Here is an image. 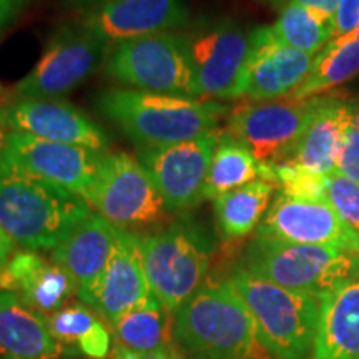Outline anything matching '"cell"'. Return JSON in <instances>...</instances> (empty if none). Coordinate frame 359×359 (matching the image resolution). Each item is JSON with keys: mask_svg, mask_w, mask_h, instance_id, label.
I'll list each match as a JSON object with an SVG mask.
<instances>
[{"mask_svg": "<svg viewBox=\"0 0 359 359\" xmlns=\"http://www.w3.org/2000/svg\"><path fill=\"white\" fill-rule=\"evenodd\" d=\"M257 238L326 246L359 255V238L341 222L327 201L294 200L278 195L259 223Z\"/></svg>", "mask_w": 359, "mask_h": 359, "instance_id": "4fadbf2b", "label": "cell"}, {"mask_svg": "<svg viewBox=\"0 0 359 359\" xmlns=\"http://www.w3.org/2000/svg\"><path fill=\"white\" fill-rule=\"evenodd\" d=\"M111 327L118 346L135 353L167 351L173 344V314L161 306L155 296L143 306L123 314Z\"/></svg>", "mask_w": 359, "mask_h": 359, "instance_id": "d4e9b609", "label": "cell"}, {"mask_svg": "<svg viewBox=\"0 0 359 359\" xmlns=\"http://www.w3.org/2000/svg\"><path fill=\"white\" fill-rule=\"evenodd\" d=\"M17 245L11 240V236L0 228V275H2L4 268L7 266V263L11 262L12 255L15 253Z\"/></svg>", "mask_w": 359, "mask_h": 359, "instance_id": "8d00e7d4", "label": "cell"}, {"mask_svg": "<svg viewBox=\"0 0 359 359\" xmlns=\"http://www.w3.org/2000/svg\"><path fill=\"white\" fill-rule=\"evenodd\" d=\"M87 203L120 230L154 224L168 212L142 161L125 151H103Z\"/></svg>", "mask_w": 359, "mask_h": 359, "instance_id": "30bf717a", "label": "cell"}, {"mask_svg": "<svg viewBox=\"0 0 359 359\" xmlns=\"http://www.w3.org/2000/svg\"><path fill=\"white\" fill-rule=\"evenodd\" d=\"M185 39L196 98L218 102L245 95L251 32L222 20L196 27Z\"/></svg>", "mask_w": 359, "mask_h": 359, "instance_id": "9c48e42d", "label": "cell"}, {"mask_svg": "<svg viewBox=\"0 0 359 359\" xmlns=\"http://www.w3.org/2000/svg\"><path fill=\"white\" fill-rule=\"evenodd\" d=\"M228 281L248 306L259 339L273 359L313 356L321 298L281 288L241 268Z\"/></svg>", "mask_w": 359, "mask_h": 359, "instance_id": "277c9868", "label": "cell"}, {"mask_svg": "<svg viewBox=\"0 0 359 359\" xmlns=\"http://www.w3.org/2000/svg\"><path fill=\"white\" fill-rule=\"evenodd\" d=\"M97 109L138 148L195 140L218 130V122L228 114V107L215 100L128 88L103 92Z\"/></svg>", "mask_w": 359, "mask_h": 359, "instance_id": "3957f363", "label": "cell"}, {"mask_svg": "<svg viewBox=\"0 0 359 359\" xmlns=\"http://www.w3.org/2000/svg\"><path fill=\"white\" fill-rule=\"evenodd\" d=\"M266 2H271V4H283L285 0H266Z\"/></svg>", "mask_w": 359, "mask_h": 359, "instance_id": "ee69618b", "label": "cell"}, {"mask_svg": "<svg viewBox=\"0 0 359 359\" xmlns=\"http://www.w3.org/2000/svg\"><path fill=\"white\" fill-rule=\"evenodd\" d=\"M359 75V40L334 42L331 40L314 57V64L304 82L296 88L291 98H311L330 93L339 85Z\"/></svg>", "mask_w": 359, "mask_h": 359, "instance_id": "4316f807", "label": "cell"}, {"mask_svg": "<svg viewBox=\"0 0 359 359\" xmlns=\"http://www.w3.org/2000/svg\"><path fill=\"white\" fill-rule=\"evenodd\" d=\"M271 29L275 37L286 47L309 55H318L333 40V24H326L306 7L294 2L283 4Z\"/></svg>", "mask_w": 359, "mask_h": 359, "instance_id": "83f0119b", "label": "cell"}, {"mask_svg": "<svg viewBox=\"0 0 359 359\" xmlns=\"http://www.w3.org/2000/svg\"><path fill=\"white\" fill-rule=\"evenodd\" d=\"M240 268L281 288L323 298L359 278V255L326 246L255 238Z\"/></svg>", "mask_w": 359, "mask_h": 359, "instance_id": "5b68a950", "label": "cell"}, {"mask_svg": "<svg viewBox=\"0 0 359 359\" xmlns=\"http://www.w3.org/2000/svg\"><path fill=\"white\" fill-rule=\"evenodd\" d=\"M151 294L175 314L205 285L210 243L191 219L182 218L163 230L142 236Z\"/></svg>", "mask_w": 359, "mask_h": 359, "instance_id": "8992f818", "label": "cell"}, {"mask_svg": "<svg viewBox=\"0 0 359 359\" xmlns=\"http://www.w3.org/2000/svg\"><path fill=\"white\" fill-rule=\"evenodd\" d=\"M6 154L39 177L65 188L87 201L100 172L102 151L42 140L34 135L11 132Z\"/></svg>", "mask_w": 359, "mask_h": 359, "instance_id": "5bb4252c", "label": "cell"}, {"mask_svg": "<svg viewBox=\"0 0 359 359\" xmlns=\"http://www.w3.org/2000/svg\"><path fill=\"white\" fill-rule=\"evenodd\" d=\"M285 2L299 4V6L306 7L308 11H311L318 19L326 22V24H333L334 27V15H336V11H338L339 0H285Z\"/></svg>", "mask_w": 359, "mask_h": 359, "instance_id": "e575fe53", "label": "cell"}, {"mask_svg": "<svg viewBox=\"0 0 359 359\" xmlns=\"http://www.w3.org/2000/svg\"><path fill=\"white\" fill-rule=\"evenodd\" d=\"M17 0H0V32L6 29V25L11 20L13 11H15Z\"/></svg>", "mask_w": 359, "mask_h": 359, "instance_id": "74e56055", "label": "cell"}, {"mask_svg": "<svg viewBox=\"0 0 359 359\" xmlns=\"http://www.w3.org/2000/svg\"><path fill=\"white\" fill-rule=\"evenodd\" d=\"M348 95L330 93L302 140L290 155L291 163L311 173L330 175L336 170L339 147L348 125L353 122V110Z\"/></svg>", "mask_w": 359, "mask_h": 359, "instance_id": "7402d4cb", "label": "cell"}, {"mask_svg": "<svg viewBox=\"0 0 359 359\" xmlns=\"http://www.w3.org/2000/svg\"><path fill=\"white\" fill-rule=\"evenodd\" d=\"M110 333L102 321H97L88 333L79 339L77 348L87 358L103 359L110 351Z\"/></svg>", "mask_w": 359, "mask_h": 359, "instance_id": "d6a6232c", "label": "cell"}, {"mask_svg": "<svg viewBox=\"0 0 359 359\" xmlns=\"http://www.w3.org/2000/svg\"><path fill=\"white\" fill-rule=\"evenodd\" d=\"M111 359H170L168 349L167 351L158 353H135L130 349H125L118 344H115L114 353H111Z\"/></svg>", "mask_w": 359, "mask_h": 359, "instance_id": "d590c367", "label": "cell"}, {"mask_svg": "<svg viewBox=\"0 0 359 359\" xmlns=\"http://www.w3.org/2000/svg\"><path fill=\"white\" fill-rule=\"evenodd\" d=\"M8 135H11V130H8L6 116H4V109H0V155H2L4 150H6Z\"/></svg>", "mask_w": 359, "mask_h": 359, "instance_id": "f35d334b", "label": "cell"}, {"mask_svg": "<svg viewBox=\"0 0 359 359\" xmlns=\"http://www.w3.org/2000/svg\"><path fill=\"white\" fill-rule=\"evenodd\" d=\"M118 231L120 228L92 212L52 250V262L72 278L79 299L90 308H95L98 288Z\"/></svg>", "mask_w": 359, "mask_h": 359, "instance_id": "2e32d148", "label": "cell"}, {"mask_svg": "<svg viewBox=\"0 0 359 359\" xmlns=\"http://www.w3.org/2000/svg\"><path fill=\"white\" fill-rule=\"evenodd\" d=\"M154 299L148 281L142 236L120 230L98 288L95 309L111 326L116 320Z\"/></svg>", "mask_w": 359, "mask_h": 359, "instance_id": "d6986e66", "label": "cell"}, {"mask_svg": "<svg viewBox=\"0 0 359 359\" xmlns=\"http://www.w3.org/2000/svg\"><path fill=\"white\" fill-rule=\"evenodd\" d=\"M327 203L341 222L359 238V183L339 172L327 175Z\"/></svg>", "mask_w": 359, "mask_h": 359, "instance_id": "4dcf8cb0", "label": "cell"}, {"mask_svg": "<svg viewBox=\"0 0 359 359\" xmlns=\"http://www.w3.org/2000/svg\"><path fill=\"white\" fill-rule=\"evenodd\" d=\"M109 43L83 25L60 27L52 35L42 57L19 83L20 98H58L83 83L102 60Z\"/></svg>", "mask_w": 359, "mask_h": 359, "instance_id": "8fae6325", "label": "cell"}, {"mask_svg": "<svg viewBox=\"0 0 359 359\" xmlns=\"http://www.w3.org/2000/svg\"><path fill=\"white\" fill-rule=\"evenodd\" d=\"M188 19L185 0H111L85 12L80 25L110 45L173 32L187 25Z\"/></svg>", "mask_w": 359, "mask_h": 359, "instance_id": "e0dca14e", "label": "cell"}, {"mask_svg": "<svg viewBox=\"0 0 359 359\" xmlns=\"http://www.w3.org/2000/svg\"><path fill=\"white\" fill-rule=\"evenodd\" d=\"M65 346L53 338L47 316L19 294L0 291V359H60Z\"/></svg>", "mask_w": 359, "mask_h": 359, "instance_id": "44dd1931", "label": "cell"}, {"mask_svg": "<svg viewBox=\"0 0 359 359\" xmlns=\"http://www.w3.org/2000/svg\"><path fill=\"white\" fill-rule=\"evenodd\" d=\"M359 25V0H339L334 15L333 40L346 37Z\"/></svg>", "mask_w": 359, "mask_h": 359, "instance_id": "836d02e7", "label": "cell"}, {"mask_svg": "<svg viewBox=\"0 0 359 359\" xmlns=\"http://www.w3.org/2000/svg\"><path fill=\"white\" fill-rule=\"evenodd\" d=\"M311 359H359V278L321 298Z\"/></svg>", "mask_w": 359, "mask_h": 359, "instance_id": "603a6c76", "label": "cell"}, {"mask_svg": "<svg viewBox=\"0 0 359 359\" xmlns=\"http://www.w3.org/2000/svg\"><path fill=\"white\" fill-rule=\"evenodd\" d=\"M222 132L168 147L138 148V160L150 173L168 212H183L203 201V187Z\"/></svg>", "mask_w": 359, "mask_h": 359, "instance_id": "7c38bea8", "label": "cell"}, {"mask_svg": "<svg viewBox=\"0 0 359 359\" xmlns=\"http://www.w3.org/2000/svg\"><path fill=\"white\" fill-rule=\"evenodd\" d=\"M168 356H170V359H188L187 356H183V354L180 353L177 348H175V344H172V346L168 348Z\"/></svg>", "mask_w": 359, "mask_h": 359, "instance_id": "7bdbcfd3", "label": "cell"}, {"mask_svg": "<svg viewBox=\"0 0 359 359\" xmlns=\"http://www.w3.org/2000/svg\"><path fill=\"white\" fill-rule=\"evenodd\" d=\"M314 55L286 47L271 27L251 30V52L246 69L245 95L253 102L290 97L306 80Z\"/></svg>", "mask_w": 359, "mask_h": 359, "instance_id": "ac0fdd59", "label": "cell"}, {"mask_svg": "<svg viewBox=\"0 0 359 359\" xmlns=\"http://www.w3.org/2000/svg\"><path fill=\"white\" fill-rule=\"evenodd\" d=\"M172 338L188 359H273L230 281L205 283L173 314Z\"/></svg>", "mask_w": 359, "mask_h": 359, "instance_id": "7a4b0ae2", "label": "cell"}, {"mask_svg": "<svg viewBox=\"0 0 359 359\" xmlns=\"http://www.w3.org/2000/svg\"><path fill=\"white\" fill-rule=\"evenodd\" d=\"M11 132L34 135L42 140L107 151L110 138L82 110L60 98H19L4 109Z\"/></svg>", "mask_w": 359, "mask_h": 359, "instance_id": "9a60e30c", "label": "cell"}, {"mask_svg": "<svg viewBox=\"0 0 359 359\" xmlns=\"http://www.w3.org/2000/svg\"><path fill=\"white\" fill-rule=\"evenodd\" d=\"M351 40H359V25L356 27V29L353 30L351 34L346 35V37H339V39H334V42L344 43V42H351Z\"/></svg>", "mask_w": 359, "mask_h": 359, "instance_id": "b9f144b4", "label": "cell"}, {"mask_svg": "<svg viewBox=\"0 0 359 359\" xmlns=\"http://www.w3.org/2000/svg\"><path fill=\"white\" fill-rule=\"evenodd\" d=\"M98 320L87 304H70L48 314V330L64 346H77L79 339L92 330Z\"/></svg>", "mask_w": 359, "mask_h": 359, "instance_id": "f546056e", "label": "cell"}, {"mask_svg": "<svg viewBox=\"0 0 359 359\" xmlns=\"http://www.w3.org/2000/svg\"><path fill=\"white\" fill-rule=\"evenodd\" d=\"M262 178L263 165L248 148L235 140L231 135L222 133L206 175L203 200H215L223 193Z\"/></svg>", "mask_w": 359, "mask_h": 359, "instance_id": "484cf974", "label": "cell"}, {"mask_svg": "<svg viewBox=\"0 0 359 359\" xmlns=\"http://www.w3.org/2000/svg\"><path fill=\"white\" fill-rule=\"evenodd\" d=\"M70 2L74 4L75 7L83 8V11L87 12V11H92V8H95V7L103 6V4H109V2H111V0H70Z\"/></svg>", "mask_w": 359, "mask_h": 359, "instance_id": "ab89813d", "label": "cell"}, {"mask_svg": "<svg viewBox=\"0 0 359 359\" xmlns=\"http://www.w3.org/2000/svg\"><path fill=\"white\" fill-rule=\"evenodd\" d=\"M90 213L83 198L0 155V228L22 250H53Z\"/></svg>", "mask_w": 359, "mask_h": 359, "instance_id": "6da1fadb", "label": "cell"}, {"mask_svg": "<svg viewBox=\"0 0 359 359\" xmlns=\"http://www.w3.org/2000/svg\"><path fill=\"white\" fill-rule=\"evenodd\" d=\"M327 97L330 93L243 103L231 110L226 133L248 148L259 163L271 167L290 158Z\"/></svg>", "mask_w": 359, "mask_h": 359, "instance_id": "ba28073f", "label": "cell"}, {"mask_svg": "<svg viewBox=\"0 0 359 359\" xmlns=\"http://www.w3.org/2000/svg\"><path fill=\"white\" fill-rule=\"evenodd\" d=\"M349 103H351V110H353V123L359 128V93L356 97L349 98Z\"/></svg>", "mask_w": 359, "mask_h": 359, "instance_id": "60d3db41", "label": "cell"}, {"mask_svg": "<svg viewBox=\"0 0 359 359\" xmlns=\"http://www.w3.org/2000/svg\"><path fill=\"white\" fill-rule=\"evenodd\" d=\"M107 77L142 92L195 97V77L185 34L161 32L110 43Z\"/></svg>", "mask_w": 359, "mask_h": 359, "instance_id": "52a82bcc", "label": "cell"}, {"mask_svg": "<svg viewBox=\"0 0 359 359\" xmlns=\"http://www.w3.org/2000/svg\"><path fill=\"white\" fill-rule=\"evenodd\" d=\"M0 291L19 294L22 302L43 316L64 308L67 299L77 294L74 281L64 269L29 250L12 255L0 275Z\"/></svg>", "mask_w": 359, "mask_h": 359, "instance_id": "ffe728a7", "label": "cell"}, {"mask_svg": "<svg viewBox=\"0 0 359 359\" xmlns=\"http://www.w3.org/2000/svg\"><path fill=\"white\" fill-rule=\"evenodd\" d=\"M336 172L359 183V128L353 122L348 125L341 142Z\"/></svg>", "mask_w": 359, "mask_h": 359, "instance_id": "1f68e13d", "label": "cell"}, {"mask_svg": "<svg viewBox=\"0 0 359 359\" xmlns=\"http://www.w3.org/2000/svg\"><path fill=\"white\" fill-rule=\"evenodd\" d=\"M275 188V183L266 180H255L215 198V219L219 235L224 240H240L258 230Z\"/></svg>", "mask_w": 359, "mask_h": 359, "instance_id": "cb8c5ba5", "label": "cell"}, {"mask_svg": "<svg viewBox=\"0 0 359 359\" xmlns=\"http://www.w3.org/2000/svg\"><path fill=\"white\" fill-rule=\"evenodd\" d=\"M273 183L281 187V195L294 200L327 201V175H318L291 161L271 165Z\"/></svg>", "mask_w": 359, "mask_h": 359, "instance_id": "f1b7e54d", "label": "cell"}]
</instances>
